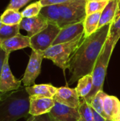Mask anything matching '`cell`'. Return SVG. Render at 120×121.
<instances>
[{"instance_id": "1", "label": "cell", "mask_w": 120, "mask_h": 121, "mask_svg": "<svg viewBox=\"0 0 120 121\" xmlns=\"http://www.w3.org/2000/svg\"><path fill=\"white\" fill-rule=\"evenodd\" d=\"M110 25L111 23L104 26L88 37H83V41L73 55L69 65V85L78 82L82 77L92 73L107 41Z\"/></svg>"}, {"instance_id": "2", "label": "cell", "mask_w": 120, "mask_h": 121, "mask_svg": "<svg viewBox=\"0 0 120 121\" xmlns=\"http://www.w3.org/2000/svg\"><path fill=\"white\" fill-rule=\"evenodd\" d=\"M30 96L25 88L13 91L0 101V121H16L29 114Z\"/></svg>"}, {"instance_id": "3", "label": "cell", "mask_w": 120, "mask_h": 121, "mask_svg": "<svg viewBox=\"0 0 120 121\" xmlns=\"http://www.w3.org/2000/svg\"><path fill=\"white\" fill-rule=\"evenodd\" d=\"M84 34L66 43L52 45L44 51V58L50 60L53 63L65 71L69 67L70 60L83 40Z\"/></svg>"}, {"instance_id": "4", "label": "cell", "mask_w": 120, "mask_h": 121, "mask_svg": "<svg viewBox=\"0 0 120 121\" xmlns=\"http://www.w3.org/2000/svg\"><path fill=\"white\" fill-rule=\"evenodd\" d=\"M114 47L106 41L105 46L97 60L93 70L91 73L93 77V87L90 94L83 98L89 104L93 101L95 96L100 90H103V84L105 78L107 73V69L109 65V62L114 50Z\"/></svg>"}, {"instance_id": "5", "label": "cell", "mask_w": 120, "mask_h": 121, "mask_svg": "<svg viewBox=\"0 0 120 121\" xmlns=\"http://www.w3.org/2000/svg\"><path fill=\"white\" fill-rule=\"evenodd\" d=\"M88 0H69L59 4L61 28L71 24L83 22L86 17Z\"/></svg>"}, {"instance_id": "6", "label": "cell", "mask_w": 120, "mask_h": 121, "mask_svg": "<svg viewBox=\"0 0 120 121\" xmlns=\"http://www.w3.org/2000/svg\"><path fill=\"white\" fill-rule=\"evenodd\" d=\"M60 30L58 25L49 23L46 28L30 38V48L33 50L45 51L52 45Z\"/></svg>"}, {"instance_id": "7", "label": "cell", "mask_w": 120, "mask_h": 121, "mask_svg": "<svg viewBox=\"0 0 120 121\" xmlns=\"http://www.w3.org/2000/svg\"><path fill=\"white\" fill-rule=\"evenodd\" d=\"M43 59V51L32 50L28 64L22 79V82L25 87L35 84V79L40 74L41 65Z\"/></svg>"}, {"instance_id": "8", "label": "cell", "mask_w": 120, "mask_h": 121, "mask_svg": "<svg viewBox=\"0 0 120 121\" xmlns=\"http://www.w3.org/2000/svg\"><path fill=\"white\" fill-rule=\"evenodd\" d=\"M9 55L10 54H7L5 58L0 76V91L3 93H9L21 87L22 79L19 80L15 78L10 69Z\"/></svg>"}, {"instance_id": "9", "label": "cell", "mask_w": 120, "mask_h": 121, "mask_svg": "<svg viewBox=\"0 0 120 121\" xmlns=\"http://www.w3.org/2000/svg\"><path fill=\"white\" fill-rule=\"evenodd\" d=\"M52 116L58 121H79V108H72L55 101L54 106L50 111Z\"/></svg>"}, {"instance_id": "10", "label": "cell", "mask_w": 120, "mask_h": 121, "mask_svg": "<svg viewBox=\"0 0 120 121\" xmlns=\"http://www.w3.org/2000/svg\"><path fill=\"white\" fill-rule=\"evenodd\" d=\"M53 99L55 101L76 108H79L81 103V98L79 97L76 88L72 89L68 86L58 88Z\"/></svg>"}, {"instance_id": "11", "label": "cell", "mask_w": 120, "mask_h": 121, "mask_svg": "<svg viewBox=\"0 0 120 121\" xmlns=\"http://www.w3.org/2000/svg\"><path fill=\"white\" fill-rule=\"evenodd\" d=\"M48 24V21L40 13L35 17L23 18L20 23V28L25 30L28 36L31 38L46 28Z\"/></svg>"}, {"instance_id": "12", "label": "cell", "mask_w": 120, "mask_h": 121, "mask_svg": "<svg viewBox=\"0 0 120 121\" xmlns=\"http://www.w3.org/2000/svg\"><path fill=\"white\" fill-rule=\"evenodd\" d=\"M81 34H84L83 21L66 26L61 28L60 32L54 40L52 45L69 42L76 38Z\"/></svg>"}, {"instance_id": "13", "label": "cell", "mask_w": 120, "mask_h": 121, "mask_svg": "<svg viewBox=\"0 0 120 121\" xmlns=\"http://www.w3.org/2000/svg\"><path fill=\"white\" fill-rule=\"evenodd\" d=\"M54 103L53 98H30L29 114L34 117L50 113Z\"/></svg>"}, {"instance_id": "14", "label": "cell", "mask_w": 120, "mask_h": 121, "mask_svg": "<svg viewBox=\"0 0 120 121\" xmlns=\"http://www.w3.org/2000/svg\"><path fill=\"white\" fill-rule=\"evenodd\" d=\"M28 47H30V38L21 33L0 43V48L8 54Z\"/></svg>"}, {"instance_id": "15", "label": "cell", "mask_w": 120, "mask_h": 121, "mask_svg": "<svg viewBox=\"0 0 120 121\" xmlns=\"http://www.w3.org/2000/svg\"><path fill=\"white\" fill-rule=\"evenodd\" d=\"M25 88L30 98H54L58 89L50 84H34Z\"/></svg>"}, {"instance_id": "16", "label": "cell", "mask_w": 120, "mask_h": 121, "mask_svg": "<svg viewBox=\"0 0 120 121\" xmlns=\"http://www.w3.org/2000/svg\"><path fill=\"white\" fill-rule=\"evenodd\" d=\"M117 10L118 0H110L101 12L98 29L101 28L104 26L112 23L115 18Z\"/></svg>"}, {"instance_id": "17", "label": "cell", "mask_w": 120, "mask_h": 121, "mask_svg": "<svg viewBox=\"0 0 120 121\" xmlns=\"http://www.w3.org/2000/svg\"><path fill=\"white\" fill-rule=\"evenodd\" d=\"M103 109L108 119L114 121L120 114V101L115 96L107 95L104 99Z\"/></svg>"}, {"instance_id": "18", "label": "cell", "mask_w": 120, "mask_h": 121, "mask_svg": "<svg viewBox=\"0 0 120 121\" xmlns=\"http://www.w3.org/2000/svg\"><path fill=\"white\" fill-rule=\"evenodd\" d=\"M101 12L87 15L83 21L84 38L88 37L98 30Z\"/></svg>"}, {"instance_id": "19", "label": "cell", "mask_w": 120, "mask_h": 121, "mask_svg": "<svg viewBox=\"0 0 120 121\" xmlns=\"http://www.w3.org/2000/svg\"><path fill=\"white\" fill-rule=\"evenodd\" d=\"M49 23L58 25L60 23V13L58 5H50L42 6L40 13Z\"/></svg>"}, {"instance_id": "20", "label": "cell", "mask_w": 120, "mask_h": 121, "mask_svg": "<svg viewBox=\"0 0 120 121\" xmlns=\"http://www.w3.org/2000/svg\"><path fill=\"white\" fill-rule=\"evenodd\" d=\"M0 18L2 24L9 26L18 25L23 18L21 12L11 9H6Z\"/></svg>"}, {"instance_id": "21", "label": "cell", "mask_w": 120, "mask_h": 121, "mask_svg": "<svg viewBox=\"0 0 120 121\" xmlns=\"http://www.w3.org/2000/svg\"><path fill=\"white\" fill-rule=\"evenodd\" d=\"M93 87V77L92 74H87L82 77L78 80V84L76 87L77 93L81 99L85 98L91 91Z\"/></svg>"}, {"instance_id": "22", "label": "cell", "mask_w": 120, "mask_h": 121, "mask_svg": "<svg viewBox=\"0 0 120 121\" xmlns=\"http://www.w3.org/2000/svg\"><path fill=\"white\" fill-rule=\"evenodd\" d=\"M120 38V16L115 18L111 23L107 42L112 45L114 48Z\"/></svg>"}, {"instance_id": "23", "label": "cell", "mask_w": 120, "mask_h": 121, "mask_svg": "<svg viewBox=\"0 0 120 121\" xmlns=\"http://www.w3.org/2000/svg\"><path fill=\"white\" fill-rule=\"evenodd\" d=\"M108 94L105 92H104L103 90H100V91H98L97 93V94L95 96L93 101L90 104L91 107L96 112H98L99 114H100L102 116H103L106 119H108V117L105 113V111H104V109H103V104H104L105 97Z\"/></svg>"}, {"instance_id": "24", "label": "cell", "mask_w": 120, "mask_h": 121, "mask_svg": "<svg viewBox=\"0 0 120 121\" xmlns=\"http://www.w3.org/2000/svg\"><path fill=\"white\" fill-rule=\"evenodd\" d=\"M79 112L80 114V121H94L93 108L83 99H81Z\"/></svg>"}, {"instance_id": "25", "label": "cell", "mask_w": 120, "mask_h": 121, "mask_svg": "<svg viewBox=\"0 0 120 121\" xmlns=\"http://www.w3.org/2000/svg\"><path fill=\"white\" fill-rule=\"evenodd\" d=\"M20 24L18 25H2L0 28V43L19 33Z\"/></svg>"}, {"instance_id": "26", "label": "cell", "mask_w": 120, "mask_h": 121, "mask_svg": "<svg viewBox=\"0 0 120 121\" xmlns=\"http://www.w3.org/2000/svg\"><path fill=\"white\" fill-rule=\"evenodd\" d=\"M109 1H97L90 0L87 1L86 4V14H92L98 12H102L108 4Z\"/></svg>"}, {"instance_id": "27", "label": "cell", "mask_w": 120, "mask_h": 121, "mask_svg": "<svg viewBox=\"0 0 120 121\" xmlns=\"http://www.w3.org/2000/svg\"><path fill=\"white\" fill-rule=\"evenodd\" d=\"M42 8V6L40 1L38 0L37 1L32 3L29 4L28 6H26L23 9V11L21 12V13L23 18L35 17L40 14Z\"/></svg>"}, {"instance_id": "28", "label": "cell", "mask_w": 120, "mask_h": 121, "mask_svg": "<svg viewBox=\"0 0 120 121\" xmlns=\"http://www.w3.org/2000/svg\"><path fill=\"white\" fill-rule=\"evenodd\" d=\"M31 1L33 0H11L6 9H11L18 11L21 8L23 7Z\"/></svg>"}, {"instance_id": "29", "label": "cell", "mask_w": 120, "mask_h": 121, "mask_svg": "<svg viewBox=\"0 0 120 121\" xmlns=\"http://www.w3.org/2000/svg\"><path fill=\"white\" fill-rule=\"evenodd\" d=\"M8 53H6L3 49L0 48V76H1V69H2V67L5 60V58L6 57ZM10 93V92H9ZM8 93H3L0 91V101H2L8 94Z\"/></svg>"}, {"instance_id": "30", "label": "cell", "mask_w": 120, "mask_h": 121, "mask_svg": "<svg viewBox=\"0 0 120 121\" xmlns=\"http://www.w3.org/2000/svg\"><path fill=\"white\" fill-rule=\"evenodd\" d=\"M33 121H58L55 118H54L52 115L50 113L38 116H34V119Z\"/></svg>"}, {"instance_id": "31", "label": "cell", "mask_w": 120, "mask_h": 121, "mask_svg": "<svg viewBox=\"0 0 120 121\" xmlns=\"http://www.w3.org/2000/svg\"><path fill=\"white\" fill-rule=\"evenodd\" d=\"M42 6H50V5H59L63 4L69 0H39Z\"/></svg>"}, {"instance_id": "32", "label": "cell", "mask_w": 120, "mask_h": 121, "mask_svg": "<svg viewBox=\"0 0 120 121\" xmlns=\"http://www.w3.org/2000/svg\"><path fill=\"white\" fill-rule=\"evenodd\" d=\"M93 118H94V121H106V118H105L103 116H102L100 114H99L98 112H96L93 108Z\"/></svg>"}, {"instance_id": "33", "label": "cell", "mask_w": 120, "mask_h": 121, "mask_svg": "<svg viewBox=\"0 0 120 121\" xmlns=\"http://www.w3.org/2000/svg\"><path fill=\"white\" fill-rule=\"evenodd\" d=\"M120 16V0H118V10H117V14H116V16H115V18H117V17H119Z\"/></svg>"}, {"instance_id": "34", "label": "cell", "mask_w": 120, "mask_h": 121, "mask_svg": "<svg viewBox=\"0 0 120 121\" xmlns=\"http://www.w3.org/2000/svg\"><path fill=\"white\" fill-rule=\"evenodd\" d=\"M113 121H120V114Z\"/></svg>"}, {"instance_id": "35", "label": "cell", "mask_w": 120, "mask_h": 121, "mask_svg": "<svg viewBox=\"0 0 120 121\" xmlns=\"http://www.w3.org/2000/svg\"><path fill=\"white\" fill-rule=\"evenodd\" d=\"M3 24H2V23H1V18H0V28H1V26H2Z\"/></svg>"}, {"instance_id": "36", "label": "cell", "mask_w": 120, "mask_h": 121, "mask_svg": "<svg viewBox=\"0 0 120 121\" xmlns=\"http://www.w3.org/2000/svg\"><path fill=\"white\" fill-rule=\"evenodd\" d=\"M106 121H113L112 120H111V119H106Z\"/></svg>"}, {"instance_id": "37", "label": "cell", "mask_w": 120, "mask_h": 121, "mask_svg": "<svg viewBox=\"0 0 120 121\" xmlns=\"http://www.w3.org/2000/svg\"><path fill=\"white\" fill-rule=\"evenodd\" d=\"M90 1V0H88ZM97 1H110V0H97Z\"/></svg>"}, {"instance_id": "38", "label": "cell", "mask_w": 120, "mask_h": 121, "mask_svg": "<svg viewBox=\"0 0 120 121\" xmlns=\"http://www.w3.org/2000/svg\"></svg>"}, {"instance_id": "39", "label": "cell", "mask_w": 120, "mask_h": 121, "mask_svg": "<svg viewBox=\"0 0 120 121\" xmlns=\"http://www.w3.org/2000/svg\"></svg>"}]
</instances>
